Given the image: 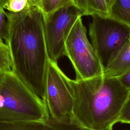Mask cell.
<instances>
[{"label": "cell", "instance_id": "obj_13", "mask_svg": "<svg viewBox=\"0 0 130 130\" xmlns=\"http://www.w3.org/2000/svg\"><path fill=\"white\" fill-rule=\"evenodd\" d=\"M72 5V0H40L38 7L44 16L56 10Z\"/></svg>", "mask_w": 130, "mask_h": 130}, {"label": "cell", "instance_id": "obj_18", "mask_svg": "<svg viewBox=\"0 0 130 130\" xmlns=\"http://www.w3.org/2000/svg\"><path fill=\"white\" fill-rule=\"evenodd\" d=\"M29 1L30 4L32 6H38L40 1V0H29Z\"/></svg>", "mask_w": 130, "mask_h": 130}, {"label": "cell", "instance_id": "obj_20", "mask_svg": "<svg viewBox=\"0 0 130 130\" xmlns=\"http://www.w3.org/2000/svg\"><path fill=\"white\" fill-rule=\"evenodd\" d=\"M108 4H109V7H110V6L111 5L112 3V2H113V0H107Z\"/></svg>", "mask_w": 130, "mask_h": 130}, {"label": "cell", "instance_id": "obj_12", "mask_svg": "<svg viewBox=\"0 0 130 130\" xmlns=\"http://www.w3.org/2000/svg\"><path fill=\"white\" fill-rule=\"evenodd\" d=\"M0 73H13V64L8 45L0 37Z\"/></svg>", "mask_w": 130, "mask_h": 130}, {"label": "cell", "instance_id": "obj_11", "mask_svg": "<svg viewBox=\"0 0 130 130\" xmlns=\"http://www.w3.org/2000/svg\"><path fill=\"white\" fill-rule=\"evenodd\" d=\"M109 17L130 27V0H113Z\"/></svg>", "mask_w": 130, "mask_h": 130}, {"label": "cell", "instance_id": "obj_6", "mask_svg": "<svg viewBox=\"0 0 130 130\" xmlns=\"http://www.w3.org/2000/svg\"><path fill=\"white\" fill-rule=\"evenodd\" d=\"M43 102L49 117L53 119L73 117L74 98L72 79L64 73L57 63L49 59Z\"/></svg>", "mask_w": 130, "mask_h": 130}, {"label": "cell", "instance_id": "obj_21", "mask_svg": "<svg viewBox=\"0 0 130 130\" xmlns=\"http://www.w3.org/2000/svg\"><path fill=\"white\" fill-rule=\"evenodd\" d=\"M1 75H2V73H0V77H1Z\"/></svg>", "mask_w": 130, "mask_h": 130}, {"label": "cell", "instance_id": "obj_19", "mask_svg": "<svg viewBox=\"0 0 130 130\" xmlns=\"http://www.w3.org/2000/svg\"><path fill=\"white\" fill-rule=\"evenodd\" d=\"M8 0H0V5L3 7V6L5 4V3L8 1Z\"/></svg>", "mask_w": 130, "mask_h": 130}, {"label": "cell", "instance_id": "obj_17", "mask_svg": "<svg viewBox=\"0 0 130 130\" xmlns=\"http://www.w3.org/2000/svg\"><path fill=\"white\" fill-rule=\"evenodd\" d=\"M117 78L123 86L130 91V70L126 71Z\"/></svg>", "mask_w": 130, "mask_h": 130}, {"label": "cell", "instance_id": "obj_16", "mask_svg": "<svg viewBox=\"0 0 130 130\" xmlns=\"http://www.w3.org/2000/svg\"><path fill=\"white\" fill-rule=\"evenodd\" d=\"M7 21L6 11L0 5V37L5 41L7 39Z\"/></svg>", "mask_w": 130, "mask_h": 130}, {"label": "cell", "instance_id": "obj_22", "mask_svg": "<svg viewBox=\"0 0 130 130\" xmlns=\"http://www.w3.org/2000/svg\"><path fill=\"white\" fill-rule=\"evenodd\" d=\"M126 130H130V129H126Z\"/></svg>", "mask_w": 130, "mask_h": 130}, {"label": "cell", "instance_id": "obj_2", "mask_svg": "<svg viewBox=\"0 0 130 130\" xmlns=\"http://www.w3.org/2000/svg\"><path fill=\"white\" fill-rule=\"evenodd\" d=\"M73 116L87 130H113L130 91L117 78L104 75L84 80L72 79Z\"/></svg>", "mask_w": 130, "mask_h": 130}, {"label": "cell", "instance_id": "obj_9", "mask_svg": "<svg viewBox=\"0 0 130 130\" xmlns=\"http://www.w3.org/2000/svg\"><path fill=\"white\" fill-rule=\"evenodd\" d=\"M130 70V36L116 57L105 69L104 76L118 78Z\"/></svg>", "mask_w": 130, "mask_h": 130}, {"label": "cell", "instance_id": "obj_1", "mask_svg": "<svg viewBox=\"0 0 130 130\" xmlns=\"http://www.w3.org/2000/svg\"><path fill=\"white\" fill-rule=\"evenodd\" d=\"M8 45L13 73L38 98L44 99L49 57L44 32V17L40 9L32 6L17 13L6 12Z\"/></svg>", "mask_w": 130, "mask_h": 130}, {"label": "cell", "instance_id": "obj_5", "mask_svg": "<svg viewBox=\"0 0 130 130\" xmlns=\"http://www.w3.org/2000/svg\"><path fill=\"white\" fill-rule=\"evenodd\" d=\"M91 17L90 42L105 70L129 38L130 27L109 17Z\"/></svg>", "mask_w": 130, "mask_h": 130}, {"label": "cell", "instance_id": "obj_15", "mask_svg": "<svg viewBox=\"0 0 130 130\" xmlns=\"http://www.w3.org/2000/svg\"><path fill=\"white\" fill-rule=\"evenodd\" d=\"M118 122L130 124V95L122 107Z\"/></svg>", "mask_w": 130, "mask_h": 130}, {"label": "cell", "instance_id": "obj_4", "mask_svg": "<svg viewBox=\"0 0 130 130\" xmlns=\"http://www.w3.org/2000/svg\"><path fill=\"white\" fill-rule=\"evenodd\" d=\"M65 56L72 63L76 80H84L104 75V69L87 37L82 17L78 18L65 43Z\"/></svg>", "mask_w": 130, "mask_h": 130}, {"label": "cell", "instance_id": "obj_14", "mask_svg": "<svg viewBox=\"0 0 130 130\" xmlns=\"http://www.w3.org/2000/svg\"><path fill=\"white\" fill-rule=\"evenodd\" d=\"M32 6L29 0H8L3 8L7 12L17 13L26 10Z\"/></svg>", "mask_w": 130, "mask_h": 130}, {"label": "cell", "instance_id": "obj_7", "mask_svg": "<svg viewBox=\"0 0 130 130\" xmlns=\"http://www.w3.org/2000/svg\"><path fill=\"white\" fill-rule=\"evenodd\" d=\"M83 13L73 5L44 15V32L49 59L57 63L65 56L66 39L76 21Z\"/></svg>", "mask_w": 130, "mask_h": 130}, {"label": "cell", "instance_id": "obj_3", "mask_svg": "<svg viewBox=\"0 0 130 130\" xmlns=\"http://www.w3.org/2000/svg\"><path fill=\"white\" fill-rule=\"evenodd\" d=\"M49 115L44 102L14 73L0 77V121H43Z\"/></svg>", "mask_w": 130, "mask_h": 130}, {"label": "cell", "instance_id": "obj_8", "mask_svg": "<svg viewBox=\"0 0 130 130\" xmlns=\"http://www.w3.org/2000/svg\"><path fill=\"white\" fill-rule=\"evenodd\" d=\"M0 130H87L81 127L73 117L43 121L1 122Z\"/></svg>", "mask_w": 130, "mask_h": 130}, {"label": "cell", "instance_id": "obj_10", "mask_svg": "<svg viewBox=\"0 0 130 130\" xmlns=\"http://www.w3.org/2000/svg\"><path fill=\"white\" fill-rule=\"evenodd\" d=\"M72 5L84 16L109 17V5L107 0H72Z\"/></svg>", "mask_w": 130, "mask_h": 130}]
</instances>
